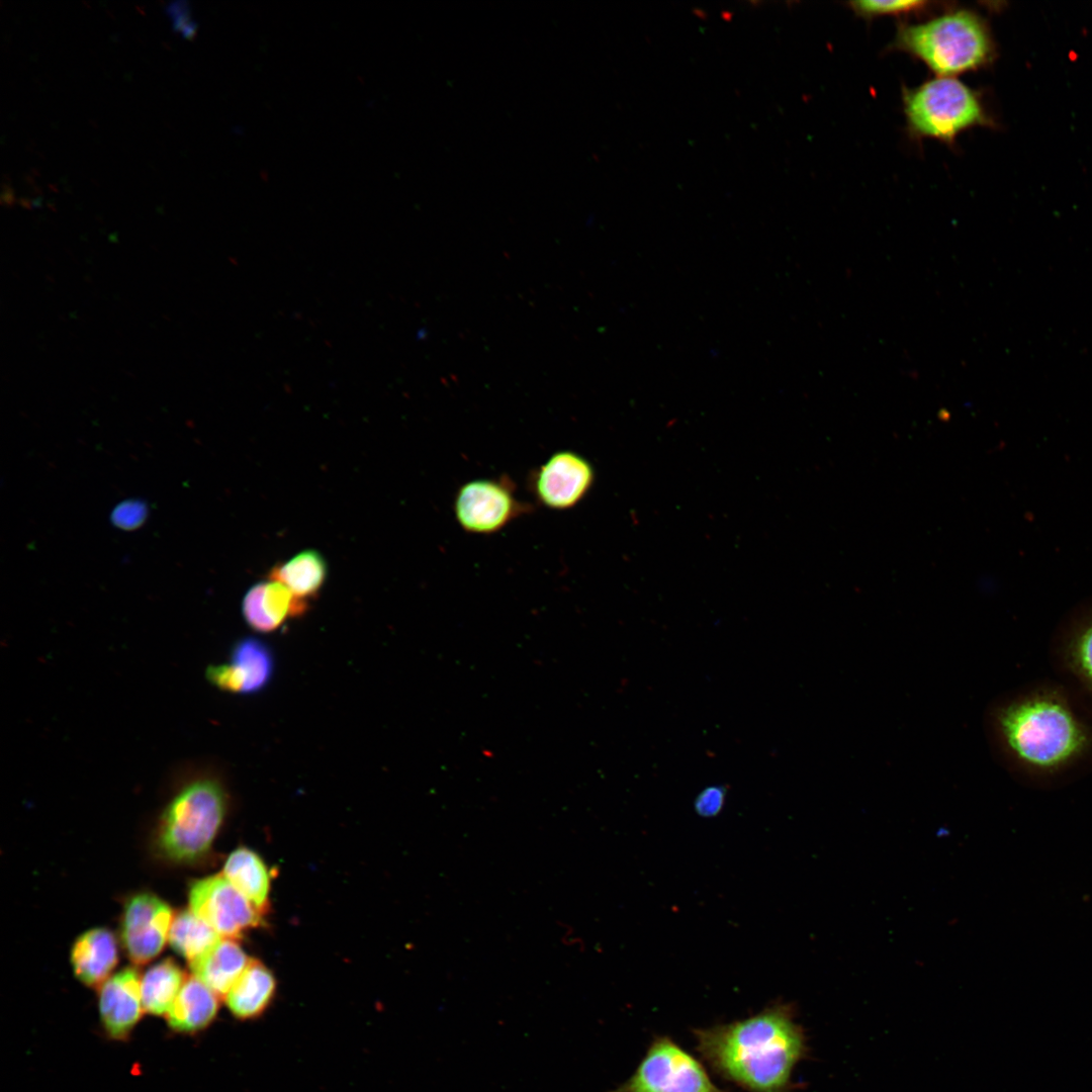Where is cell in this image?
Returning <instances> with one entry per match:
<instances>
[{
	"mask_svg": "<svg viewBox=\"0 0 1092 1092\" xmlns=\"http://www.w3.org/2000/svg\"><path fill=\"white\" fill-rule=\"evenodd\" d=\"M692 1032L702 1060L745 1092H791L793 1071L808 1052L804 1030L786 1003Z\"/></svg>",
	"mask_w": 1092,
	"mask_h": 1092,
	"instance_id": "6da1fadb",
	"label": "cell"
},
{
	"mask_svg": "<svg viewBox=\"0 0 1092 1092\" xmlns=\"http://www.w3.org/2000/svg\"><path fill=\"white\" fill-rule=\"evenodd\" d=\"M996 734L1005 752L1036 774L1058 772L1078 760L1090 745L1089 730L1060 696L1035 693L1000 707Z\"/></svg>",
	"mask_w": 1092,
	"mask_h": 1092,
	"instance_id": "7a4b0ae2",
	"label": "cell"
},
{
	"mask_svg": "<svg viewBox=\"0 0 1092 1092\" xmlns=\"http://www.w3.org/2000/svg\"><path fill=\"white\" fill-rule=\"evenodd\" d=\"M892 47L925 64L936 77H954L987 65L994 46L988 27L972 10L954 9L926 21L899 26Z\"/></svg>",
	"mask_w": 1092,
	"mask_h": 1092,
	"instance_id": "3957f363",
	"label": "cell"
},
{
	"mask_svg": "<svg viewBox=\"0 0 1092 1092\" xmlns=\"http://www.w3.org/2000/svg\"><path fill=\"white\" fill-rule=\"evenodd\" d=\"M228 794L221 782L203 776L188 782L165 809L158 830L162 853L176 862L205 856L224 820Z\"/></svg>",
	"mask_w": 1092,
	"mask_h": 1092,
	"instance_id": "277c9868",
	"label": "cell"
},
{
	"mask_svg": "<svg viewBox=\"0 0 1092 1092\" xmlns=\"http://www.w3.org/2000/svg\"><path fill=\"white\" fill-rule=\"evenodd\" d=\"M902 100L908 132L915 139L952 145L964 130L990 122L977 92L954 77L906 88Z\"/></svg>",
	"mask_w": 1092,
	"mask_h": 1092,
	"instance_id": "5b68a950",
	"label": "cell"
},
{
	"mask_svg": "<svg viewBox=\"0 0 1092 1092\" xmlns=\"http://www.w3.org/2000/svg\"><path fill=\"white\" fill-rule=\"evenodd\" d=\"M610 1092H729L718 1087L698 1059L667 1035L651 1040L629 1079Z\"/></svg>",
	"mask_w": 1092,
	"mask_h": 1092,
	"instance_id": "8992f818",
	"label": "cell"
},
{
	"mask_svg": "<svg viewBox=\"0 0 1092 1092\" xmlns=\"http://www.w3.org/2000/svg\"><path fill=\"white\" fill-rule=\"evenodd\" d=\"M530 510L510 478H476L459 486L453 502L458 525L467 533L489 535Z\"/></svg>",
	"mask_w": 1092,
	"mask_h": 1092,
	"instance_id": "52a82bcc",
	"label": "cell"
},
{
	"mask_svg": "<svg viewBox=\"0 0 1092 1092\" xmlns=\"http://www.w3.org/2000/svg\"><path fill=\"white\" fill-rule=\"evenodd\" d=\"M189 906L223 938L237 939L263 922L264 914L223 875L195 881L189 890Z\"/></svg>",
	"mask_w": 1092,
	"mask_h": 1092,
	"instance_id": "ba28073f",
	"label": "cell"
},
{
	"mask_svg": "<svg viewBox=\"0 0 1092 1092\" xmlns=\"http://www.w3.org/2000/svg\"><path fill=\"white\" fill-rule=\"evenodd\" d=\"M594 479L595 471L587 459L574 451L562 450L550 455L533 472L530 485L542 506L565 511L583 499Z\"/></svg>",
	"mask_w": 1092,
	"mask_h": 1092,
	"instance_id": "9c48e42d",
	"label": "cell"
},
{
	"mask_svg": "<svg viewBox=\"0 0 1092 1092\" xmlns=\"http://www.w3.org/2000/svg\"><path fill=\"white\" fill-rule=\"evenodd\" d=\"M173 921L170 906L151 893L128 900L121 920V939L130 961L144 965L157 957L169 938Z\"/></svg>",
	"mask_w": 1092,
	"mask_h": 1092,
	"instance_id": "30bf717a",
	"label": "cell"
},
{
	"mask_svg": "<svg viewBox=\"0 0 1092 1092\" xmlns=\"http://www.w3.org/2000/svg\"><path fill=\"white\" fill-rule=\"evenodd\" d=\"M274 668V654L268 644L255 637H245L232 647L229 662L206 669V678L221 691L250 695L268 686Z\"/></svg>",
	"mask_w": 1092,
	"mask_h": 1092,
	"instance_id": "8fae6325",
	"label": "cell"
},
{
	"mask_svg": "<svg viewBox=\"0 0 1092 1092\" xmlns=\"http://www.w3.org/2000/svg\"><path fill=\"white\" fill-rule=\"evenodd\" d=\"M141 982L138 971L128 967L100 986V1018L106 1033L113 1039L126 1038L142 1017Z\"/></svg>",
	"mask_w": 1092,
	"mask_h": 1092,
	"instance_id": "7c38bea8",
	"label": "cell"
},
{
	"mask_svg": "<svg viewBox=\"0 0 1092 1092\" xmlns=\"http://www.w3.org/2000/svg\"><path fill=\"white\" fill-rule=\"evenodd\" d=\"M308 603L297 599L282 583L269 579L253 584L245 594L243 617L251 629L260 633L278 630L287 620L307 611Z\"/></svg>",
	"mask_w": 1092,
	"mask_h": 1092,
	"instance_id": "4fadbf2b",
	"label": "cell"
},
{
	"mask_svg": "<svg viewBox=\"0 0 1092 1092\" xmlns=\"http://www.w3.org/2000/svg\"><path fill=\"white\" fill-rule=\"evenodd\" d=\"M118 962L116 939L105 928L90 929L73 944L71 963L75 976L88 987L101 986Z\"/></svg>",
	"mask_w": 1092,
	"mask_h": 1092,
	"instance_id": "5bb4252c",
	"label": "cell"
},
{
	"mask_svg": "<svg viewBox=\"0 0 1092 1092\" xmlns=\"http://www.w3.org/2000/svg\"><path fill=\"white\" fill-rule=\"evenodd\" d=\"M275 993L276 979L273 973L258 960L251 959L224 998L236 1018L250 1020L266 1011Z\"/></svg>",
	"mask_w": 1092,
	"mask_h": 1092,
	"instance_id": "9a60e30c",
	"label": "cell"
},
{
	"mask_svg": "<svg viewBox=\"0 0 1092 1092\" xmlns=\"http://www.w3.org/2000/svg\"><path fill=\"white\" fill-rule=\"evenodd\" d=\"M250 958L232 938H221L206 953L189 964L193 976L218 997H225L243 974Z\"/></svg>",
	"mask_w": 1092,
	"mask_h": 1092,
	"instance_id": "2e32d148",
	"label": "cell"
},
{
	"mask_svg": "<svg viewBox=\"0 0 1092 1092\" xmlns=\"http://www.w3.org/2000/svg\"><path fill=\"white\" fill-rule=\"evenodd\" d=\"M218 1005V996L193 976L185 981L168 1011V1024L181 1033L201 1031L215 1019Z\"/></svg>",
	"mask_w": 1092,
	"mask_h": 1092,
	"instance_id": "e0dca14e",
	"label": "cell"
},
{
	"mask_svg": "<svg viewBox=\"0 0 1092 1092\" xmlns=\"http://www.w3.org/2000/svg\"><path fill=\"white\" fill-rule=\"evenodd\" d=\"M222 875L261 913L267 912L270 875L258 853L245 846L235 849L224 863Z\"/></svg>",
	"mask_w": 1092,
	"mask_h": 1092,
	"instance_id": "ac0fdd59",
	"label": "cell"
},
{
	"mask_svg": "<svg viewBox=\"0 0 1092 1092\" xmlns=\"http://www.w3.org/2000/svg\"><path fill=\"white\" fill-rule=\"evenodd\" d=\"M328 565L316 550H303L273 566L268 578L286 586L297 599L307 602L323 588Z\"/></svg>",
	"mask_w": 1092,
	"mask_h": 1092,
	"instance_id": "d6986e66",
	"label": "cell"
},
{
	"mask_svg": "<svg viewBox=\"0 0 1092 1092\" xmlns=\"http://www.w3.org/2000/svg\"><path fill=\"white\" fill-rule=\"evenodd\" d=\"M184 978V972L171 958L151 967L141 982L144 1010L153 1015L168 1013L185 983Z\"/></svg>",
	"mask_w": 1092,
	"mask_h": 1092,
	"instance_id": "ffe728a7",
	"label": "cell"
},
{
	"mask_svg": "<svg viewBox=\"0 0 1092 1092\" xmlns=\"http://www.w3.org/2000/svg\"><path fill=\"white\" fill-rule=\"evenodd\" d=\"M222 937L191 910L179 912L172 921L169 942L172 948L188 963H192Z\"/></svg>",
	"mask_w": 1092,
	"mask_h": 1092,
	"instance_id": "44dd1931",
	"label": "cell"
},
{
	"mask_svg": "<svg viewBox=\"0 0 1092 1092\" xmlns=\"http://www.w3.org/2000/svg\"><path fill=\"white\" fill-rule=\"evenodd\" d=\"M1068 654L1077 677L1092 691V607L1079 616Z\"/></svg>",
	"mask_w": 1092,
	"mask_h": 1092,
	"instance_id": "7402d4cb",
	"label": "cell"
},
{
	"mask_svg": "<svg viewBox=\"0 0 1092 1092\" xmlns=\"http://www.w3.org/2000/svg\"><path fill=\"white\" fill-rule=\"evenodd\" d=\"M934 4L929 1H852L848 6L864 18L886 15H908L927 11Z\"/></svg>",
	"mask_w": 1092,
	"mask_h": 1092,
	"instance_id": "603a6c76",
	"label": "cell"
},
{
	"mask_svg": "<svg viewBox=\"0 0 1092 1092\" xmlns=\"http://www.w3.org/2000/svg\"><path fill=\"white\" fill-rule=\"evenodd\" d=\"M726 799V788L710 786L703 790L695 800V810L702 817H715L722 810Z\"/></svg>",
	"mask_w": 1092,
	"mask_h": 1092,
	"instance_id": "cb8c5ba5",
	"label": "cell"
},
{
	"mask_svg": "<svg viewBox=\"0 0 1092 1092\" xmlns=\"http://www.w3.org/2000/svg\"><path fill=\"white\" fill-rule=\"evenodd\" d=\"M146 516L145 506L140 503L120 504L113 513V521L122 528H132L140 525Z\"/></svg>",
	"mask_w": 1092,
	"mask_h": 1092,
	"instance_id": "d4e9b609",
	"label": "cell"
},
{
	"mask_svg": "<svg viewBox=\"0 0 1092 1092\" xmlns=\"http://www.w3.org/2000/svg\"><path fill=\"white\" fill-rule=\"evenodd\" d=\"M165 11L171 17V19H174L186 12H189L190 8L188 2L180 0L168 3Z\"/></svg>",
	"mask_w": 1092,
	"mask_h": 1092,
	"instance_id": "484cf974",
	"label": "cell"
},
{
	"mask_svg": "<svg viewBox=\"0 0 1092 1092\" xmlns=\"http://www.w3.org/2000/svg\"><path fill=\"white\" fill-rule=\"evenodd\" d=\"M197 24L194 20H190L182 29L181 34L184 38H192L195 34Z\"/></svg>",
	"mask_w": 1092,
	"mask_h": 1092,
	"instance_id": "4316f807",
	"label": "cell"
}]
</instances>
